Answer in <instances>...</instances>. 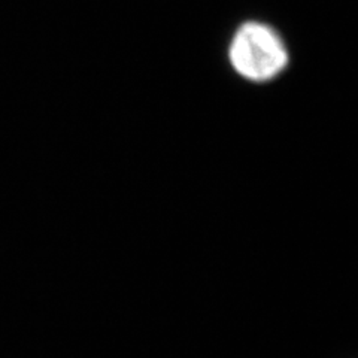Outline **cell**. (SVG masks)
Instances as JSON below:
<instances>
[{
	"instance_id": "6da1fadb",
	"label": "cell",
	"mask_w": 358,
	"mask_h": 358,
	"mask_svg": "<svg viewBox=\"0 0 358 358\" xmlns=\"http://www.w3.org/2000/svg\"><path fill=\"white\" fill-rule=\"evenodd\" d=\"M229 59L238 75L252 83L271 81L288 64L281 36L263 22H245L230 42Z\"/></svg>"
}]
</instances>
